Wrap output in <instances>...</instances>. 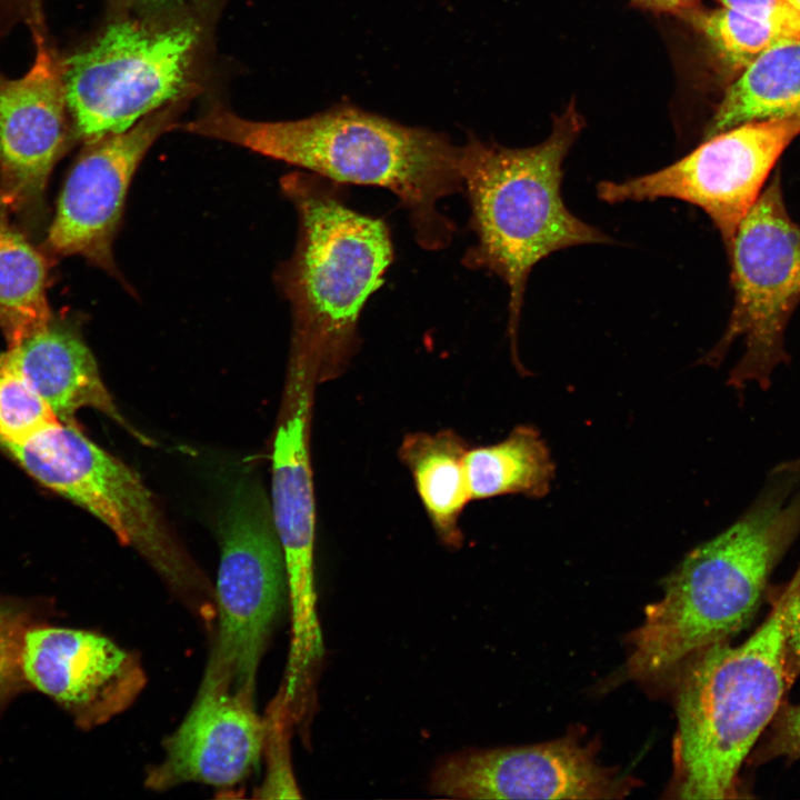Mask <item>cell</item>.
<instances>
[{"mask_svg":"<svg viewBox=\"0 0 800 800\" xmlns=\"http://www.w3.org/2000/svg\"><path fill=\"white\" fill-rule=\"evenodd\" d=\"M0 448L37 481L102 521L188 608L207 612L213 603L208 579L176 541L151 492L126 463L74 423L61 420Z\"/></svg>","mask_w":800,"mask_h":800,"instance_id":"7","label":"cell"},{"mask_svg":"<svg viewBox=\"0 0 800 800\" xmlns=\"http://www.w3.org/2000/svg\"><path fill=\"white\" fill-rule=\"evenodd\" d=\"M24 632L18 614L0 607V692L13 680L18 670H21Z\"/></svg>","mask_w":800,"mask_h":800,"instance_id":"27","label":"cell"},{"mask_svg":"<svg viewBox=\"0 0 800 800\" xmlns=\"http://www.w3.org/2000/svg\"><path fill=\"white\" fill-rule=\"evenodd\" d=\"M187 132L222 140L337 183L384 188L408 212L426 250L448 247L452 220L437 208L463 191L462 147L440 132L410 127L343 103L288 121L241 118L219 103L183 123Z\"/></svg>","mask_w":800,"mask_h":800,"instance_id":"1","label":"cell"},{"mask_svg":"<svg viewBox=\"0 0 800 800\" xmlns=\"http://www.w3.org/2000/svg\"><path fill=\"white\" fill-rule=\"evenodd\" d=\"M207 37L200 9L173 8L121 18L62 66L77 133L87 141L122 132L189 97Z\"/></svg>","mask_w":800,"mask_h":800,"instance_id":"6","label":"cell"},{"mask_svg":"<svg viewBox=\"0 0 800 800\" xmlns=\"http://www.w3.org/2000/svg\"><path fill=\"white\" fill-rule=\"evenodd\" d=\"M21 671L83 728L130 708L147 683L140 658L87 630L44 627L24 632Z\"/></svg>","mask_w":800,"mask_h":800,"instance_id":"14","label":"cell"},{"mask_svg":"<svg viewBox=\"0 0 800 800\" xmlns=\"http://www.w3.org/2000/svg\"><path fill=\"white\" fill-rule=\"evenodd\" d=\"M583 126L571 103L554 117L550 134L538 144L506 148L469 134L462 146L463 191L470 206L469 226L477 239L462 263L471 270L489 271L507 284V332L520 372L518 329L533 267L563 249L612 242L574 216L562 199V166Z\"/></svg>","mask_w":800,"mask_h":800,"instance_id":"2","label":"cell"},{"mask_svg":"<svg viewBox=\"0 0 800 800\" xmlns=\"http://www.w3.org/2000/svg\"><path fill=\"white\" fill-rule=\"evenodd\" d=\"M466 464L472 499L543 498L556 473L548 444L538 429L527 424L513 428L498 443L469 449Z\"/></svg>","mask_w":800,"mask_h":800,"instance_id":"20","label":"cell"},{"mask_svg":"<svg viewBox=\"0 0 800 800\" xmlns=\"http://www.w3.org/2000/svg\"><path fill=\"white\" fill-rule=\"evenodd\" d=\"M0 366L18 374L61 421L73 423L79 409L91 408L142 443H150L120 413L91 351L70 327L52 319L43 329L0 354Z\"/></svg>","mask_w":800,"mask_h":800,"instance_id":"17","label":"cell"},{"mask_svg":"<svg viewBox=\"0 0 800 800\" xmlns=\"http://www.w3.org/2000/svg\"><path fill=\"white\" fill-rule=\"evenodd\" d=\"M292 723L294 721L289 704L279 692L264 719L263 749L267 754V773L262 784L257 789L258 798H300L288 753L289 729Z\"/></svg>","mask_w":800,"mask_h":800,"instance_id":"24","label":"cell"},{"mask_svg":"<svg viewBox=\"0 0 800 800\" xmlns=\"http://www.w3.org/2000/svg\"><path fill=\"white\" fill-rule=\"evenodd\" d=\"M187 98L148 114L130 129L88 144L60 194L48 231L49 248L60 256H80L120 279L112 244L133 174L149 148L179 127Z\"/></svg>","mask_w":800,"mask_h":800,"instance_id":"12","label":"cell"},{"mask_svg":"<svg viewBox=\"0 0 800 800\" xmlns=\"http://www.w3.org/2000/svg\"><path fill=\"white\" fill-rule=\"evenodd\" d=\"M148 12H158L180 7L182 0H129Z\"/></svg>","mask_w":800,"mask_h":800,"instance_id":"30","label":"cell"},{"mask_svg":"<svg viewBox=\"0 0 800 800\" xmlns=\"http://www.w3.org/2000/svg\"><path fill=\"white\" fill-rule=\"evenodd\" d=\"M578 732L536 744L466 749L442 758L430 791L454 799H618L638 781L598 760Z\"/></svg>","mask_w":800,"mask_h":800,"instance_id":"11","label":"cell"},{"mask_svg":"<svg viewBox=\"0 0 800 800\" xmlns=\"http://www.w3.org/2000/svg\"><path fill=\"white\" fill-rule=\"evenodd\" d=\"M676 17L688 23L730 71H741L778 41L796 38L773 23L724 7L708 9L698 4Z\"/></svg>","mask_w":800,"mask_h":800,"instance_id":"22","label":"cell"},{"mask_svg":"<svg viewBox=\"0 0 800 800\" xmlns=\"http://www.w3.org/2000/svg\"><path fill=\"white\" fill-rule=\"evenodd\" d=\"M0 201V330L11 348L52 319L47 299V264L8 219Z\"/></svg>","mask_w":800,"mask_h":800,"instance_id":"21","label":"cell"},{"mask_svg":"<svg viewBox=\"0 0 800 800\" xmlns=\"http://www.w3.org/2000/svg\"><path fill=\"white\" fill-rule=\"evenodd\" d=\"M792 527L788 512L763 507L691 550L629 633L628 676L643 683L672 682L696 653L744 629Z\"/></svg>","mask_w":800,"mask_h":800,"instance_id":"5","label":"cell"},{"mask_svg":"<svg viewBox=\"0 0 800 800\" xmlns=\"http://www.w3.org/2000/svg\"><path fill=\"white\" fill-rule=\"evenodd\" d=\"M799 588L800 570L747 640L704 648L673 678L677 729L667 798L737 796L740 769L791 687L786 620Z\"/></svg>","mask_w":800,"mask_h":800,"instance_id":"3","label":"cell"},{"mask_svg":"<svg viewBox=\"0 0 800 800\" xmlns=\"http://www.w3.org/2000/svg\"><path fill=\"white\" fill-rule=\"evenodd\" d=\"M787 1L800 14V0H787Z\"/></svg>","mask_w":800,"mask_h":800,"instance_id":"32","label":"cell"},{"mask_svg":"<svg viewBox=\"0 0 800 800\" xmlns=\"http://www.w3.org/2000/svg\"><path fill=\"white\" fill-rule=\"evenodd\" d=\"M759 748V761L778 757L800 759V704L781 706Z\"/></svg>","mask_w":800,"mask_h":800,"instance_id":"25","label":"cell"},{"mask_svg":"<svg viewBox=\"0 0 800 800\" xmlns=\"http://www.w3.org/2000/svg\"><path fill=\"white\" fill-rule=\"evenodd\" d=\"M316 383L309 367L289 361L272 451L271 511L284 559L291 641L300 647L322 638L314 588L316 506L309 453Z\"/></svg>","mask_w":800,"mask_h":800,"instance_id":"13","label":"cell"},{"mask_svg":"<svg viewBox=\"0 0 800 800\" xmlns=\"http://www.w3.org/2000/svg\"><path fill=\"white\" fill-rule=\"evenodd\" d=\"M631 2L641 9L673 16L699 4V0H631Z\"/></svg>","mask_w":800,"mask_h":800,"instance_id":"29","label":"cell"},{"mask_svg":"<svg viewBox=\"0 0 800 800\" xmlns=\"http://www.w3.org/2000/svg\"><path fill=\"white\" fill-rule=\"evenodd\" d=\"M784 651L787 676L792 684L800 674V588L788 608Z\"/></svg>","mask_w":800,"mask_h":800,"instance_id":"28","label":"cell"},{"mask_svg":"<svg viewBox=\"0 0 800 800\" xmlns=\"http://www.w3.org/2000/svg\"><path fill=\"white\" fill-rule=\"evenodd\" d=\"M727 252L733 306L724 333L704 361L716 364L742 340L744 352L730 382L764 384L786 358L784 331L800 303V224L787 210L779 171L740 222Z\"/></svg>","mask_w":800,"mask_h":800,"instance_id":"9","label":"cell"},{"mask_svg":"<svg viewBox=\"0 0 800 800\" xmlns=\"http://www.w3.org/2000/svg\"><path fill=\"white\" fill-rule=\"evenodd\" d=\"M799 134L800 113L739 124L654 172L601 181L597 196L611 204L660 198L688 202L709 217L728 249L778 159Z\"/></svg>","mask_w":800,"mask_h":800,"instance_id":"10","label":"cell"},{"mask_svg":"<svg viewBox=\"0 0 800 800\" xmlns=\"http://www.w3.org/2000/svg\"><path fill=\"white\" fill-rule=\"evenodd\" d=\"M286 596L271 504L259 484L240 483L221 531L217 628L200 684L254 699L258 668Z\"/></svg>","mask_w":800,"mask_h":800,"instance_id":"8","label":"cell"},{"mask_svg":"<svg viewBox=\"0 0 800 800\" xmlns=\"http://www.w3.org/2000/svg\"><path fill=\"white\" fill-rule=\"evenodd\" d=\"M62 66L38 43L31 68L18 79L0 74V189L16 209L38 207L70 133Z\"/></svg>","mask_w":800,"mask_h":800,"instance_id":"15","label":"cell"},{"mask_svg":"<svg viewBox=\"0 0 800 800\" xmlns=\"http://www.w3.org/2000/svg\"><path fill=\"white\" fill-rule=\"evenodd\" d=\"M467 442L453 430L407 434L399 458L409 469L417 492L436 534L450 548L463 543L460 516L472 500L468 473Z\"/></svg>","mask_w":800,"mask_h":800,"instance_id":"18","label":"cell"},{"mask_svg":"<svg viewBox=\"0 0 800 800\" xmlns=\"http://www.w3.org/2000/svg\"><path fill=\"white\" fill-rule=\"evenodd\" d=\"M24 2H26V0H0V6L4 9L6 8L13 9L14 7L18 8V7L22 6ZM9 9H8V11H9Z\"/></svg>","mask_w":800,"mask_h":800,"instance_id":"31","label":"cell"},{"mask_svg":"<svg viewBox=\"0 0 800 800\" xmlns=\"http://www.w3.org/2000/svg\"><path fill=\"white\" fill-rule=\"evenodd\" d=\"M264 733L254 699L200 684L184 719L164 739L163 758L147 770L144 784L154 791L190 782L239 784L259 766Z\"/></svg>","mask_w":800,"mask_h":800,"instance_id":"16","label":"cell"},{"mask_svg":"<svg viewBox=\"0 0 800 800\" xmlns=\"http://www.w3.org/2000/svg\"><path fill=\"white\" fill-rule=\"evenodd\" d=\"M281 188L299 220L293 253L279 273L292 311L290 358L324 382L344 371L359 347L360 313L393 261L391 232L382 218L349 207L341 183L296 171Z\"/></svg>","mask_w":800,"mask_h":800,"instance_id":"4","label":"cell"},{"mask_svg":"<svg viewBox=\"0 0 800 800\" xmlns=\"http://www.w3.org/2000/svg\"><path fill=\"white\" fill-rule=\"evenodd\" d=\"M800 113V38L769 47L726 90L704 138L747 122Z\"/></svg>","mask_w":800,"mask_h":800,"instance_id":"19","label":"cell"},{"mask_svg":"<svg viewBox=\"0 0 800 800\" xmlns=\"http://www.w3.org/2000/svg\"><path fill=\"white\" fill-rule=\"evenodd\" d=\"M1 199H2V191H1V189H0V201H1Z\"/></svg>","mask_w":800,"mask_h":800,"instance_id":"33","label":"cell"},{"mask_svg":"<svg viewBox=\"0 0 800 800\" xmlns=\"http://www.w3.org/2000/svg\"><path fill=\"white\" fill-rule=\"evenodd\" d=\"M722 7L773 23L800 38V14L787 0H718Z\"/></svg>","mask_w":800,"mask_h":800,"instance_id":"26","label":"cell"},{"mask_svg":"<svg viewBox=\"0 0 800 800\" xmlns=\"http://www.w3.org/2000/svg\"><path fill=\"white\" fill-rule=\"evenodd\" d=\"M60 420L14 372L0 366V447Z\"/></svg>","mask_w":800,"mask_h":800,"instance_id":"23","label":"cell"}]
</instances>
